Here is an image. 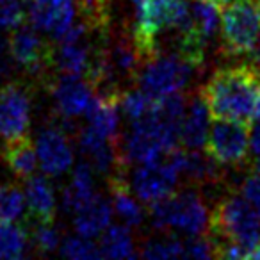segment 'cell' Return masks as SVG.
<instances>
[{
	"label": "cell",
	"instance_id": "6da1fadb",
	"mask_svg": "<svg viewBox=\"0 0 260 260\" xmlns=\"http://www.w3.org/2000/svg\"><path fill=\"white\" fill-rule=\"evenodd\" d=\"M200 94L214 119L249 126L260 116V66L241 62L216 70Z\"/></svg>",
	"mask_w": 260,
	"mask_h": 260
},
{
	"label": "cell",
	"instance_id": "7a4b0ae2",
	"mask_svg": "<svg viewBox=\"0 0 260 260\" xmlns=\"http://www.w3.org/2000/svg\"><path fill=\"white\" fill-rule=\"evenodd\" d=\"M189 15L185 0H134L132 41L143 61L159 54V38L166 30H178Z\"/></svg>",
	"mask_w": 260,
	"mask_h": 260
},
{
	"label": "cell",
	"instance_id": "3957f363",
	"mask_svg": "<svg viewBox=\"0 0 260 260\" xmlns=\"http://www.w3.org/2000/svg\"><path fill=\"white\" fill-rule=\"evenodd\" d=\"M148 207L150 219L157 230H177L185 235H200L209 230V209L196 189L175 191Z\"/></svg>",
	"mask_w": 260,
	"mask_h": 260
},
{
	"label": "cell",
	"instance_id": "277c9868",
	"mask_svg": "<svg viewBox=\"0 0 260 260\" xmlns=\"http://www.w3.org/2000/svg\"><path fill=\"white\" fill-rule=\"evenodd\" d=\"M219 25L221 47L228 55L253 54L260 36V0H230Z\"/></svg>",
	"mask_w": 260,
	"mask_h": 260
},
{
	"label": "cell",
	"instance_id": "5b68a950",
	"mask_svg": "<svg viewBox=\"0 0 260 260\" xmlns=\"http://www.w3.org/2000/svg\"><path fill=\"white\" fill-rule=\"evenodd\" d=\"M198 66L178 52L168 55H153L138 75L139 89L152 100H159L171 93H178L189 84Z\"/></svg>",
	"mask_w": 260,
	"mask_h": 260
},
{
	"label": "cell",
	"instance_id": "8992f818",
	"mask_svg": "<svg viewBox=\"0 0 260 260\" xmlns=\"http://www.w3.org/2000/svg\"><path fill=\"white\" fill-rule=\"evenodd\" d=\"M203 150L219 166H241L249 155L248 125L228 119H216L210 125Z\"/></svg>",
	"mask_w": 260,
	"mask_h": 260
},
{
	"label": "cell",
	"instance_id": "52a82bcc",
	"mask_svg": "<svg viewBox=\"0 0 260 260\" xmlns=\"http://www.w3.org/2000/svg\"><path fill=\"white\" fill-rule=\"evenodd\" d=\"M9 57L32 75H43L45 70L55 62V52L40 36L34 25H25L11 30L8 40Z\"/></svg>",
	"mask_w": 260,
	"mask_h": 260
},
{
	"label": "cell",
	"instance_id": "ba28073f",
	"mask_svg": "<svg viewBox=\"0 0 260 260\" xmlns=\"http://www.w3.org/2000/svg\"><path fill=\"white\" fill-rule=\"evenodd\" d=\"M178 180L180 177L177 171L166 160L160 159L159 162L138 164V168L132 171L128 184L139 202L152 205V203L173 194Z\"/></svg>",
	"mask_w": 260,
	"mask_h": 260
},
{
	"label": "cell",
	"instance_id": "9c48e42d",
	"mask_svg": "<svg viewBox=\"0 0 260 260\" xmlns=\"http://www.w3.org/2000/svg\"><path fill=\"white\" fill-rule=\"evenodd\" d=\"M30 125V98L18 82L0 86V138L16 139L27 136Z\"/></svg>",
	"mask_w": 260,
	"mask_h": 260
},
{
	"label": "cell",
	"instance_id": "30bf717a",
	"mask_svg": "<svg viewBox=\"0 0 260 260\" xmlns=\"http://www.w3.org/2000/svg\"><path fill=\"white\" fill-rule=\"evenodd\" d=\"M75 0H47L30 2L27 18L30 25L59 41L75 23Z\"/></svg>",
	"mask_w": 260,
	"mask_h": 260
},
{
	"label": "cell",
	"instance_id": "8fae6325",
	"mask_svg": "<svg viewBox=\"0 0 260 260\" xmlns=\"http://www.w3.org/2000/svg\"><path fill=\"white\" fill-rule=\"evenodd\" d=\"M40 168L48 177H61L73 166V150L64 132L57 126H48L38 136L36 143Z\"/></svg>",
	"mask_w": 260,
	"mask_h": 260
},
{
	"label": "cell",
	"instance_id": "7c38bea8",
	"mask_svg": "<svg viewBox=\"0 0 260 260\" xmlns=\"http://www.w3.org/2000/svg\"><path fill=\"white\" fill-rule=\"evenodd\" d=\"M59 41L61 47L55 52V64L59 72L68 75H86L93 57L87 40V23H73L72 29Z\"/></svg>",
	"mask_w": 260,
	"mask_h": 260
},
{
	"label": "cell",
	"instance_id": "4fadbf2b",
	"mask_svg": "<svg viewBox=\"0 0 260 260\" xmlns=\"http://www.w3.org/2000/svg\"><path fill=\"white\" fill-rule=\"evenodd\" d=\"M93 86L80 75L61 73L54 80L52 94L57 104V109L66 119H73L80 114H86L87 107L93 102Z\"/></svg>",
	"mask_w": 260,
	"mask_h": 260
},
{
	"label": "cell",
	"instance_id": "5bb4252c",
	"mask_svg": "<svg viewBox=\"0 0 260 260\" xmlns=\"http://www.w3.org/2000/svg\"><path fill=\"white\" fill-rule=\"evenodd\" d=\"M121 94L123 91L96 94L86 111L87 128L96 132L102 138L116 141L119 128V112H121L119 111Z\"/></svg>",
	"mask_w": 260,
	"mask_h": 260
},
{
	"label": "cell",
	"instance_id": "9a60e30c",
	"mask_svg": "<svg viewBox=\"0 0 260 260\" xmlns=\"http://www.w3.org/2000/svg\"><path fill=\"white\" fill-rule=\"evenodd\" d=\"M25 207L29 210V217L34 223H54L55 217V200L54 185L45 175L34 173L25 180Z\"/></svg>",
	"mask_w": 260,
	"mask_h": 260
},
{
	"label": "cell",
	"instance_id": "2e32d148",
	"mask_svg": "<svg viewBox=\"0 0 260 260\" xmlns=\"http://www.w3.org/2000/svg\"><path fill=\"white\" fill-rule=\"evenodd\" d=\"M210 130V112L202 94L187 102L180 130V143L187 150H203Z\"/></svg>",
	"mask_w": 260,
	"mask_h": 260
},
{
	"label": "cell",
	"instance_id": "e0dca14e",
	"mask_svg": "<svg viewBox=\"0 0 260 260\" xmlns=\"http://www.w3.org/2000/svg\"><path fill=\"white\" fill-rule=\"evenodd\" d=\"M109 189H111L112 209L118 214L121 223L126 224L128 228L141 226L143 221H145V209L139 203L138 196L132 192L123 171L109 177Z\"/></svg>",
	"mask_w": 260,
	"mask_h": 260
},
{
	"label": "cell",
	"instance_id": "ac0fdd59",
	"mask_svg": "<svg viewBox=\"0 0 260 260\" xmlns=\"http://www.w3.org/2000/svg\"><path fill=\"white\" fill-rule=\"evenodd\" d=\"M112 212H114L112 203L96 192L82 209L75 212V217H73L75 232L89 239L100 237L105 228L111 224Z\"/></svg>",
	"mask_w": 260,
	"mask_h": 260
},
{
	"label": "cell",
	"instance_id": "d6986e66",
	"mask_svg": "<svg viewBox=\"0 0 260 260\" xmlns=\"http://www.w3.org/2000/svg\"><path fill=\"white\" fill-rule=\"evenodd\" d=\"M2 160L15 177L23 178V180L32 177L40 166L38 150L27 136L8 139L2 148Z\"/></svg>",
	"mask_w": 260,
	"mask_h": 260
},
{
	"label": "cell",
	"instance_id": "ffe728a7",
	"mask_svg": "<svg viewBox=\"0 0 260 260\" xmlns=\"http://www.w3.org/2000/svg\"><path fill=\"white\" fill-rule=\"evenodd\" d=\"M94 170L89 166V162H80L73 168L70 184L66 185L62 192V207L68 212L75 214L79 209H82L96 192H94Z\"/></svg>",
	"mask_w": 260,
	"mask_h": 260
},
{
	"label": "cell",
	"instance_id": "44dd1931",
	"mask_svg": "<svg viewBox=\"0 0 260 260\" xmlns=\"http://www.w3.org/2000/svg\"><path fill=\"white\" fill-rule=\"evenodd\" d=\"M98 246L102 258H136L139 255L126 224H109L100 235Z\"/></svg>",
	"mask_w": 260,
	"mask_h": 260
},
{
	"label": "cell",
	"instance_id": "7402d4cb",
	"mask_svg": "<svg viewBox=\"0 0 260 260\" xmlns=\"http://www.w3.org/2000/svg\"><path fill=\"white\" fill-rule=\"evenodd\" d=\"M187 150V148H185ZM192 184H216L221 180L219 164L202 150H187L184 175Z\"/></svg>",
	"mask_w": 260,
	"mask_h": 260
},
{
	"label": "cell",
	"instance_id": "603a6c76",
	"mask_svg": "<svg viewBox=\"0 0 260 260\" xmlns=\"http://www.w3.org/2000/svg\"><path fill=\"white\" fill-rule=\"evenodd\" d=\"M29 246L27 232L15 221H0V258H22Z\"/></svg>",
	"mask_w": 260,
	"mask_h": 260
},
{
	"label": "cell",
	"instance_id": "cb8c5ba5",
	"mask_svg": "<svg viewBox=\"0 0 260 260\" xmlns=\"http://www.w3.org/2000/svg\"><path fill=\"white\" fill-rule=\"evenodd\" d=\"M139 255L145 258H184V239L175 235H160L155 239H148L143 244Z\"/></svg>",
	"mask_w": 260,
	"mask_h": 260
},
{
	"label": "cell",
	"instance_id": "d4e9b609",
	"mask_svg": "<svg viewBox=\"0 0 260 260\" xmlns=\"http://www.w3.org/2000/svg\"><path fill=\"white\" fill-rule=\"evenodd\" d=\"M153 102L145 91L141 89H126L123 91L119 100V111L130 123L143 119L153 107Z\"/></svg>",
	"mask_w": 260,
	"mask_h": 260
},
{
	"label": "cell",
	"instance_id": "484cf974",
	"mask_svg": "<svg viewBox=\"0 0 260 260\" xmlns=\"http://www.w3.org/2000/svg\"><path fill=\"white\" fill-rule=\"evenodd\" d=\"M59 253L66 258H102L100 253V246L89 237H84V235L77 234V235H70L64 241H61L59 246Z\"/></svg>",
	"mask_w": 260,
	"mask_h": 260
},
{
	"label": "cell",
	"instance_id": "4316f807",
	"mask_svg": "<svg viewBox=\"0 0 260 260\" xmlns=\"http://www.w3.org/2000/svg\"><path fill=\"white\" fill-rule=\"evenodd\" d=\"M25 209V194L16 185L0 184V221H16Z\"/></svg>",
	"mask_w": 260,
	"mask_h": 260
},
{
	"label": "cell",
	"instance_id": "83f0119b",
	"mask_svg": "<svg viewBox=\"0 0 260 260\" xmlns=\"http://www.w3.org/2000/svg\"><path fill=\"white\" fill-rule=\"evenodd\" d=\"M30 244L38 253L47 255L59 249L61 237H59V232L52 226V223H34L30 232Z\"/></svg>",
	"mask_w": 260,
	"mask_h": 260
},
{
	"label": "cell",
	"instance_id": "f1b7e54d",
	"mask_svg": "<svg viewBox=\"0 0 260 260\" xmlns=\"http://www.w3.org/2000/svg\"><path fill=\"white\" fill-rule=\"evenodd\" d=\"M27 20V8L22 0H11L0 4V29L9 30L20 27Z\"/></svg>",
	"mask_w": 260,
	"mask_h": 260
},
{
	"label": "cell",
	"instance_id": "f546056e",
	"mask_svg": "<svg viewBox=\"0 0 260 260\" xmlns=\"http://www.w3.org/2000/svg\"><path fill=\"white\" fill-rule=\"evenodd\" d=\"M214 256V244L210 235H187L184 239V258H210Z\"/></svg>",
	"mask_w": 260,
	"mask_h": 260
},
{
	"label": "cell",
	"instance_id": "4dcf8cb0",
	"mask_svg": "<svg viewBox=\"0 0 260 260\" xmlns=\"http://www.w3.org/2000/svg\"><path fill=\"white\" fill-rule=\"evenodd\" d=\"M239 192L251 203L253 207L260 202V177L255 173H249L248 177L242 180L241 187H239Z\"/></svg>",
	"mask_w": 260,
	"mask_h": 260
},
{
	"label": "cell",
	"instance_id": "1f68e13d",
	"mask_svg": "<svg viewBox=\"0 0 260 260\" xmlns=\"http://www.w3.org/2000/svg\"><path fill=\"white\" fill-rule=\"evenodd\" d=\"M251 132H249V148L255 155H260V116L251 123Z\"/></svg>",
	"mask_w": 260,
	"mask_h": 260
},
{
	"label": "cell",
	"instance_id": "d6a6232c",
	"mask_svg": "<svg viewBox=\"0 0 260 260\" xmlns=\"http://www.w3.org/2000/svg\"><path fill=\"white\" fill-rule=\"evenodd\" d=\"M249 171L260 177V155H255V159L251 160V164H249Z\"/></svg>",
	"mask_w": 260,
	"mask_h": 260
},
{
	"label": "cell",
	"instance_id": "836d02e7",
	"mask_svg": "<svg viewBox=\"0 0 260 260\" xmlns=\"http://www.w3.org/2000/svg\"><path fill=\"white\" fill-rule=\"evenodd\" d=\"M253 62H256V64L260 66V36H258V41H256L255 50H253Z\"/></svg>",
	"mask_w": 260,
	"mask_h": 260
},
{
	"label": "cell",
	"instance_id": "e575fe53",
	"mask_svg": "<svg viewBox=\"0 0 260 260\" xmlns=\"http://www.w3.org/2000/svg\"><path fill=\"white\" fill-rule=\"evenodd\" d=\"M205 2H209V4H214L216 8H219V9H223L224 6L230 2V0H205Z\"/></svg>",
	"mask_w": 260,
	"mask_h": 260
},
{
	"label": "cell",
	"instance_id": "d590c367",
	"mask_svg": "<svg viewBox=\"0 0 260 260\" xmlns=\"http://www.w3.org/2000/svg\"><path fill=\"white\" fill-rule=\"evenodd\" d=\"M255 209H256V214H258V217H260V202L255 205Z\"/></svg>",
	"mask_w": 260,
	"mask_h": 260
},
{
	"label": "cell",
	"instance_id": "8d00e7d4",
	"mask_svg": "<svg viewBox=\"0 0 260 260\" xmlns=\"http://www.w3.org/2000/svg\"><path fill=\"white\" fill-rule=\"evenodd\" d=\"M30 2H47V0H30Z\"/></svg>",
	"mask_w": 260,
	"mask_h": 260
},
{
	"label": "cell",
	"instance_id": "74e56055",
	"mask_svg": "<svg viewBox=\"0 0 260 260\" xmlns=\"http://www.w3.org/2000/svg\"><path fill=\"white\" fill-rule=\"evenodd\" d=\"M4 2H11V0H0V4H4Z\"/></svg>",
	"mask_w": 260,
	"mask_h": 260
}]
</instances>
